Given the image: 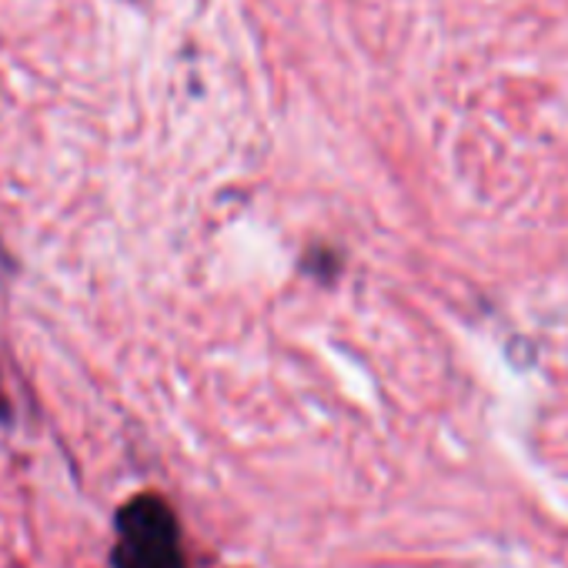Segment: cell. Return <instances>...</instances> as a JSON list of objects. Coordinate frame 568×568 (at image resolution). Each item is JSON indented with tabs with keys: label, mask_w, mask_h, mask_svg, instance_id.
I'll list each match as a JSON object with an SVG mask.
<instances>
[{
	"label": "cell",
	"mask_w": 568,
	"mask_h": 568,
	"mask_svg": "<svg viewBox=\"0 0 568 568\" xmlns=\"http://www.w3.org/2000/svg\"><path fill=\"white\" fill-rule=\"evenodd\" d=\"M114 568H191L184 528L168 498L134 495L114 521Z\"/></svg>",
	"instance_id": "1"
},
{
	"label": "cell",
	"mask_w": 568,
	"mask_h": 568,
	"mask_svg": "<svg viewBox=\"0 0 568 568\" xmlns=\"http://www.w3.org/2000/svg\"><path fill=\"white\" fill-rule=\"evenodd\" d=\"M312 254L318 257V264H315V261H305V271H308V274H318V277L328 274V277H335V274L342 271V261L332 264V254H335L332 247H318V251H312Z\"/></svg>",
	"instance_id": "2"
},
{
	"label": "cell",
	"mask_w": 568,
	"mask_h": 568,
	"mask_svg": "<svg viewBox=\"0 0 568 568\" xmlns=\"http://www.w3.org/2000/svg\"><path fill=\"white\" fill-rule=\"evenodd\" d=\"M8 415V398H4V392H0V418Z\"/></svg>",
	"instance_id": "3"
}]
</instances>
